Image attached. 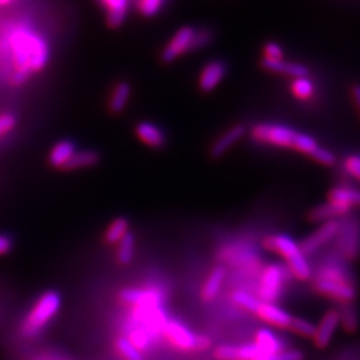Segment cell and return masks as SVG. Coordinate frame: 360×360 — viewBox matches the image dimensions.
Returning <instances> with one entry per match:
<instances>
[{
	"label": "cell",
	"mask_w": 360,
	"mask_h": 360,
	"mask_svg": "<svg viewBox=\"0 0 360 360\" xmlns=\"http://www.w3.org/2000/svg\"><path fill=\"white\" fill-rule=\"evenodd\" d=\"M287 272L282 265H269L260 274L259 301L265 303H276L283 292Z\"/></svg>",
	"instance_id": "cell-5"
},
{
	"label": "cell",
	"mask_w": 360,
	"mask_h": 360,
	"mask_svg": "<svg viewBox=\"0 0 360 360\" xmlns=\"http://www.w3.org/2000/svg\"><path fill=\"white\" fill-rule=\"evenodd\" d=\"M341 327L338 308H330L324 312L322 319L315 325V334L312 341L318 348H325L335 335L337 330Z\"/></svg>",
	"instance_id": "cell-10"
},
{
	"label": "cell",
	"mask_w": 360,
	"mask_h": 360,
	"mask_svg": "<svg viewBox=\"0 0 360 360\" xmlns=\"http://www.w3.org/2000/svg\"><path fill=\"white\" fill-rule=\"evenodd\" d=\"M138 138L147 146L153 149H160L166 144V133L162 131L156 124L150 122H140L135 127Z\"/></svg>",
	"instance_id": "cell-18"
},
{
	"label": "cell",
	"mask_w": 360,
	"mask_h": 360,
	"mask_svg": "<svg viewBox=\"0 0 360 360\" xmlns=\"http://www.w3.org/2000/svg\"><path fill=\"white\" fill-rule=\"evenodd\" d=\"M232 301L238 304L239 307L245 308L249 312H256L259 303H260L259 298L254 296L252 294L246 292V291H235L232 294Z\"/></svg>",
	"instance_id": "cell-34"
},
{
	"label": "cell",
	"mask_w": 360,
	"mask_h": 360,
	"mask_svg": "<svg viewBox=\"0 0 360 360\" xmlns=\"http://www.w3.org/2000/svg\"><path fill=\"white\" fill-rule=\"evenodd\" d=\"M225 278H226L225 267H215L209 272L207 281L202 290V298L205 302H212L216 298V295L219 294V291L223 285Z\"/></svg>",
	"instance_id": "cell-25"
},
{
	"label": "cell",
	"mask_w": 360,
	"mask_h": 360,
	"mask_svg": "<svg viewBox=\"0 0 360 360\" xmlns=\"http://www.w3.org/2000/svg\"><path fill=\"white\" fill-rule=\"evenodd\" d=\"M212 39H214V32L209 28H198V30H195V37L192 39L190 53L207 47L209 43L212 41Z\"/></svg>",
	"instance_id": "cell-37"
},
{
	"label": "cell",
	"mask_w": 360,
	"mask_h": 360,
	"mask_svg": "<svg viewBox=\"0 0 360 360\" xmlns=\"http://www.w3.org/2000/svg\"><path fill=\"white\" fill-rule=\"evenodd\" d=\"M12 1H15V0H0V7H4V6H8V4H11Z\"/></svg>",
	"instance_id": "cell-46"
},
{
	"label": "cell",
	"mask_w": 360,
	"mask_h": 360,
	"mask_svg": "<svg viewBox=\"0 0 360 360\" xmlns=\"http://www.w3.org/2000/svg\"><path fill=\"white\" fill-rule=\"evenodd\" d=\"M263 54H265V59H269V60H281V59H283L282 47L278 43H274V41H269V43L265 44Z\"/></svg>",
	"instance_id": "cell-39"
},
{
	"label": "cell",
	"mask_w": 360,
	"mask_h": 360,
	"mask_svg": "<svg viewBox=\"0 0 360 360\" xmlns=\"http://www.w3.org/2000/svg\"><path fill=\"white\" fill-rule=\"evenodd\" d=\"M100 3L106 10L108 26L113 28L120 27L127 18L130 0H100Z\"/></svg>",
	"instance_id": "cell-19"
},
{
	"label": "cell",
	"mask_w": 360,
	"mask_h": 360,
	"mask_svg": "<svg viewBox=\"0 0 360 360\" xmlns=\"http://www.w3.org/2000/svg\"><path fill=\"white\" fill-rule=\"evenodd\" d=\"M17 126V117L11 114L0 115V136L10 133Z\"/></svg>",
	"instance_id": "cell-41"
},
{
	"label": "cell",
	"mask_w": 360,
	"mask_h": 360,
	"mask_svg": "<svg viewBox=\"0 0 360 360\" xmlns=\"http://www.w3.org/2000/svg\"><path fill=\"white\" fill-rule=\"evenodd\" d=\"M304 354L299 350H282L281 352L272 355V360H303Z\"/></svg>",
	"instance_id": "cell-42"
},
{
	"label": "cell",
	"mask_w": 360,
	"mask_h": 360,
	"mask_svg": "<svg viewBox=\"0 0 360 360\" xmlns=\"http://www.w3.org/2000/svg\"><path fill=\"white\" fill-rule=\"evenodd\" d=\"M311 156L318 162L322 163L324 166H332L335 163V155L331 151H328L327 149L323 147H318L315 151L311 153Z\"/></svg>",
	"instance_id": "cell-38"
},
{
	"label": "cell",
	"mask_w": 360,
	"mask_h": 360,
	"mask_svg": "<svg viewBox=\"0 0 360 360\" xmlns=\"http://www.w3.org/2000/svg\"><path fill=\"white\" fill-rule=\"evenodd\" d=\"M262 67L278 74H285V75L292 76V77H305L308 75V70L299 64V63H292V61H285L283 59L281 60H269V59H262Z\"/></svg>",
	"instance_id": "cell-21"
},
{
	"label": "cell",
	"mask_w": 360,
	"mask_h": 360,
	"mask_svg": "<svg viewBox=\"0 0 360 360\" xmlns=\"http://www.w3.org/2000/svg\"><path fill=\"white\" fill-rule=\"evenodd\" d=\"M37 360H44V359H37Z\"/></svg>",
	"instance_id": "cell-47"
},
{
	"label": "cell",
	"mask_w": 360,
	"mask_h": 360,
	"mask_svg": "<svg viewBox=\"0 0 360 360\" xmlns=\"http://www.w3.org/2000/svg\"><path fill=\"white\" fill-rule=\"evenodd\" d=\"M263 322L268 323L269 325L278 327V328H288L290 323L292 321V315L287 312L285 308L279 307L276 303H259V307L255 312Z\"/></svg>",
	"instance_id": "cell-14"
},
{
	"label": "cell",
	"mask_w": 360,
	"mask_h": 360,
	"mask_svg": "<svg viewBox=\"0 0 360 360\" xmlns=\"http://www.w3.org/2000/svg\"><path fill=\"white\" fill-rule=\"evenodd\" d=\"M292 93L299 99H308L314 94V83L307 76L298 77L292 83Z\"/></svg>",
	"instance_id": "cell-35"
},
{
	"label": "cell",
	"mask_w": 360,
	"mask_h": 360,
	"mask_svg": "<svg viewBox=\"0 0 360 360\" xmlns=\"http://www.w3.org/2000/svg\"><path fill=\"white\" fill-rule=\"evenodd\" d=\"M209 345H211V341H209L207 337H203V335H198L196 337V347H195V350L205 351V350L209 348Z\"/></svg>",
	"instance_id": "cell-44"
},
{
	"label": "cell",
	"mask_w": 360,
	"mask_h": 360,
	"mask_svg": "<svg viewBox=\"0 0 360 360\" xmlns=\"http://www.w3.org/2000/svg\"><path fill=\"white\" fill-rule=\"evenodd\" d=\"M314 288L324 296L334 299L339 303H350L357 298V288L351 283L331 282V281H315Z\"/></svg>",
	"instance_id": "cell-12"
},
{
	"label": "cell",
	"mask_w": 360,
	"mask_h": 360,
	"mask_svg": "<svg viewBox=\"0 0 360 360\" xmlns=\"http://www.w3.org/2000/svg\"><path fill=\"white\" fill-rule=\"evenodd\" d=\"M162 330L164 332V337L175 347L184 350V351L195 350L198 335H195L190 328L187 325H184L183 323H180L176 319H170V321L164 322Z\"/></svg>",
	"instance_id": "cell-9"
},
{
	"label": "cell",
	"mask_w": 360,
	"mask_h": 360,
	"mask_svg": "<svg viewBox=\"0 0 360 360\" xmlns=\"http://www.w3.org/2000/svg\"><path fill=\"white\" fill-rule=\"evenodd\" d=\"M167 1L169 0H136V8L143 17L152 18L162 11Z\"/></svg>",
	"instance_id": "cell-33"
},
{
	"label": "cell",
	"mask_w": 360,
	"mask_h": 360,
	"mask_svg": "<svg viewBox=\"0 0 360 360\" xmlns=\"http://www.w3.org/2000/svg\"><path fill=\"white\" fill-rule=\"evenodd\" d=\"M100 160V155L95 150H83L76 151L75 155L70 159V162L64 166V171L82 170L94 167Z\"/></svg>",
	"instance_id": "cell-27"
},
{
	"label": "cell",
	"mask_w": 360,
	"mask_h": 360,
	"mask_svg": "<svg viewBox=\"0 0 360 360\" xmlns=\"http://www.w3.org/2000/svg\"><path fill=\"white\" fill-rule=\"evenodd\" d=\"M76 146L71 140H60L57 143L48 155V162L54 169L63 170L70 159L75 155Z\"/></svg>",
	"instance_id": "cell-23"
},
{
	"label": "cell",
	"mask_w": 360,
	"mask_h": 360,
	"mask_svg": "<svg viewBox=\"0 0 360 360\" xmlns=\"http://www.w3.org/2000/svg\"><path fill=\"white\" fill-rule=\"evenodd\" d=\"M133 252H135V236L133 232H129L117 243V249H116L117 262L123 265H130L133 262Z\"/></svg>",
	"instance_id": "cell-29"
},
{
	"label": "cell",
	"mask_w": 360,
	"mask_h": 360,
	"mask_svg": "<svg viewBox=\"0 0 360 360\" xmlns=\"http://www.w3.org/2000/svg\"><path fill=\"white\" fill-rule=\"evenodd\" d=\"M296 131L274 123H260L252 127L251 138L259 143H265L276 147H292L296 138Z\"/></svg>",
	"instance_id": "cell-6"
},
{
	"label": "cell",
	"mask_w": 360,
	"mask_h": 360,
	"mask_svg": "<svg viewBox=\"0 0 360 360\" xmlns=\"http://www.w3.org/2000/svg\"><path fill=\"white\" fill-rule=\"evenodd\" d=\"M335 252L344 262L360 255V222L351 215L339 219V231L335 238Z\"/></svg>",
	"instance_id": "cell-4"
},
{
	"label": "cell",
	"mask_w": 360,
	"mask_h": 360,
	"mask_svg": "<svg viewBox=\"0 0 360 360\" xmlns=\"http://www.w3.org/2000/svg\"><path fill=\"white\" fill-rule=\"evenodd\" d=\"M61 307V298L57 291L44 292L32 305L21 323L20 334L26 339H34L48 325Z\"/></svg>",
	"instance_id": "cell-3"
},
{
	"label": "cell",
	"mask_w": 360,
	"mask_h": 360,
	"mask_svg": "<svg viewBox=\"0 0 360 360\" xmlns=\"http://www.w3.org/2000/svg\"><path fill=\"white\" fill-rule=\"evenodd\" d=\"M354 97H355V100H357V103H358V106L360 107V86L354 87Z\"/></svg>",
	"instance_id": "cell-45"
},
{
	"label": "cell",
	"mask_w": 360,
	"mask_h": 360,
	"mask_svg": "<svg viewBox=\"0 0 360 360\" xmlns=\"http://www.w3.org/2000/svg\"><path fill=\"white\" fill-rule=\"evenodd\" d=\"M130 223L126 218H117L115 219L114 222L108 226L106 234H104V238H106V242L107 243H119L122 240V238H124L130 231Z\"/></svg>",
	"instance_id": "cell-30"
},
{
	"label": "cell",
	"mask_w": 360,
	"mask_h": 360,
	"mask_svg": "<svg viewBox=\"0 0 360 360\" xmlns=\"http://www.w3.org/2000/svg\"><path fill=\"white\" fill-rule=\"evenodd\" d=\"M12 239L8 235L0 234V256L7 255L12 249Z\"/></svg>",
	"instance_id": "cell-43"
},
{
	"label": "cell",
	"mask_w": 360,
	"mask_h": 360,
	"mask_svg": "<svg viewBox=\"0 0 360 360\" xmlns=\"http://www.w3.org/2000/svg\"><path fill=\"white\" fill-rule=\"evenodd\" d=\"M0 50L8 54L15 66L11 76L14 86L24 84L32 73L41 71L50 60V47L30 26L18 24L0 40Z\"/></svg>",
	"instance_id": "cell-1"
},
{
	"label": "cell",
	"mask_w": 360,
	"mask_h": 360,
	"mask_svg": "<svg viewBox=\"0 0 360 360\" xmlns=\"http://www.w3.org/2000/svg\"><path fill=\"white\" fill-rule=\"evenodd\" d=\"M254 343L256 344V347L260 350L263 355H275L282 350H285L283 341L268 328H260L255 335Z\"/></svg>",
	"instance_id": "cell-24"
},
{
	"label": "cell",
	"mask_w": 360,
	"mask_h": 360,
	"mask_svg": "<svg viewBox=\"0 0 360 360\" xmlns=\"http://www.w3.org/2000/svg\"><path fill=\"white\" fill-rule=\"evenodd\" d=\"M133 94L131 84L127 82H120L115 86L114 91L108 102V108L113 114H120L130 102V96Z\"/></svg>",
	"instance_id": "cell-26"
},
{
	"label": "cell",
	"mask_w": 360,
	"mask_h": 360,
	"mask_svg": "<svg viewBox=\"0 0 360 360\" xmlns=\"http://www.w3.org/2000/svg\"><path fill=\"white\" fill-rule=\"evenodd\" d=\"M292 147L295 150H298V151L311 155L319 146H318V143H316V140L314 138H311V136H308L305 133H296V138L294 140V146Z\"/></svg>",
	"instance_id": "cell-36"
},
{
	"label": "cell",
	"mask_w": 360,
	"mask_h": 360,
	"mask_svg": "<svg viewBox=\"0 0 360 360\" xmlns=\"http://www.w3.org/2000/svg\"><path fill=\"white\" fill-rule=\"evenodd\" d=\"M120 299L124 303L133 304L135 307H149L155 308L160 304V294L156 291H146L139 288H126L120 292Z\"/></svg>",
	"instance_id": "cell-16"
},
{
	"label": "cell",
	"mask_w": 360,
	"mask_h": 360,
	"mask_svg": "<svg viewBox=\"0 0 360 360\" xmlns=\"http://www.w3.org/2000/svg\"><path fill=\"white\" fill-rule=\"evenodd\" d=\"M315 281H331L354 285V276L341 256L337 259L324 260L315 274Z\"/></svg>",
	"instance_id": "cell-11"
},
{
	"label": "cell",
	"mask_w": 360,
	"mask_h": 360,
	"mask_svg": "<svg viewBox=\"0 0 360 360\" xmlns=\"http://www.w3.org/2000/svg\"><path fill=\"white\" fill-rule=\"evenodd\" d=\"M339 312V322L343 330L347 332H355L359 327V315L352 302L341 303L338 308Z\"/></svg>",
	"instance_id": "cell-28"
},
{
	"label": "cell",
	"mask_w": 360,
	"mask_h": 360,
	"mask_svg": "<svg viewBox=\"0 0 360 360\" xmlns=\"http://www.w3.org/2000/svg\"><path fill=\"white\" fill-rule=\"evenodd\" d=\"M195 30L196 28L191 26H184L179 28L162 51V60L164 63H172L183 54L190 53L192 39L195 37Z\"/></svg>",
	"instance_id": "cell-8"
},
{
	"label": "cell",
	"mask_w": 360,
	"mask_h": 360,
	"mask_svg": "<svg viewBox=\"0 0 360 360\" xmlns=\"http://www.w3.org/2000/svg\"><path fill=\"white\" fill-rule=\"evenodd\" d=\"M247 129L245 124H235L232 126L228 131L220 135L212 144L209 153L212 158H220L223 156L226 152L232 149L245 135H246Z\"/></svg>",
	"instance_id": "cell-17"
},
{
	"label": "cell",
	"mask_w": 360,
	"mask_h": 360,
	"mask_svg": "<svg viewBox=\"0 0 360 360\" xmlns=\"http://www.w3.org/2000/svg\"><path fill=\"white\" fill-rule=\"evenodd\" d=\"M265 247L285 259L290 274L298 281H310L312 278V267L301 246L291 236L285 234L271 235L265 238Z\"/></svg>",
	"instance_id": "cell-2"
},
{
	"label": "cell",
	"mask_w": 360,
	"mask_h": 360,
	"mask_svg": "<svg viewBox=\"0 0 360 360\" xmlns=\"http://www.w3.org/2000/svg\"><path fill=\"white\" fill-rule=\"evenodd\" d=\"M344 169L351 176L360 179V156L358 155L348 156L344 162Z\"/></svg>",
	"instance_id": "cell-40"
},
{
	"label": "cell",
	"mask_w": 360,
	"mask_h": 360,
	"mask_svg": "<svg viewBox=\"0 0 360 360\" xmlns=\"http://www.w3.org/2000/svg\"><path fill=\"white\" fill-rule=\"evenodd\" d=\"M262 352L255 343L243 345H220L215 351V358L219 360H255Z\"/></svg>",
	"instance_id": "cell-15"
},
{
	"label": "cell",
	"mask_w": 360,
	"mask_h": 360,
	"mask_svg": "<svg viewBox=\"0 0 360 360\" xmlns=\"http://www.w3.org/2000/svg\"><path fill=\"white\" fill-rule=\"evenodd\" d=\"M339 231V220H331L322 223L314 232H311L299 245L305 256L316 254L323 247L335 240Z\"/></svg>",
	"instance_id": "cell-7"
},
{
	"label": "cell",
	"mask_w": 360,
	"mask_h": 360,
	"mask_svg": "<svg viewBox=\"0 0 360 360\" xmlns=\"http://www.w3.org/2000/svg\"><path fill=\"white\" fill-rule=\"evenodd\" d=\"M115 347L124 360H144L142 351L129 338H117L115 341Z\"/></svg>",
	"instance_id": "cell-31"
},
{
	"label": "cell",
	"mask_w": 360,
	"mask_h": 360,
	"mask_svg": "<svg viewBox=\"0 0 360 360\" xmlns=\"http://www.w3.org/2000/svg\"><path fill=\"white\" fill-rule=\"evenodd\" d=\"M328 202L352 209L355 206H360V191L348 186L334 187L328 193Z\"/></svg>",
	"instance_id": "cell-22"
},
{
	"label": "cell",
	"mask_w": 360,
	"mask_h": 360,
	"mask_svg": "<svg viewBox=\"0 0 360 360\" xmlns=\"http://www.w3.org/2000/svg\"><path fill=\"white\" fill-rule=\"evenodd\" d=\"M226 74H227V64L225 61L211 60L203 67L199 75V80H198L199 88L203 93L214 91L223 82Z\"/></svg>",
	"instance_id": "cell-13"
},
{
	"label": "cell",
	"mask_w": 360,
	"mask_h": 360,
	"mask_svg": "<svg viewBox=\"0 0 360 360\" xmlns=\"http://www.w3.org/2000/svg\"><path fill=\"white\" fill-rule=\"evenodd\" d=\"M351 212V209L341 207L339 205L327 202L324 205H321L318 207L312 209L310 212V219L315 223H325V222H331V220H339L341 218H344L345 215H348Z\"/></svg>",
	"instance_id": "cell-20"
},
{
	"label": "cell",
	"mask_w": 360,
	"mask_h": 360,
	"mask_svg": "<svg viewBox=\"0 0 360 360\" xmlns=\"http://www.w3.org/2000/svg\"><path fill=\"white\" fill-rule=\"evenodd\" d=\"M288 330L299 337H303V338H310L312 339L314 338V334H315V324L304 318H292V321L288 325Z\"/></svg>",
	"instance_id": "cell-32"
}]
</instances>
